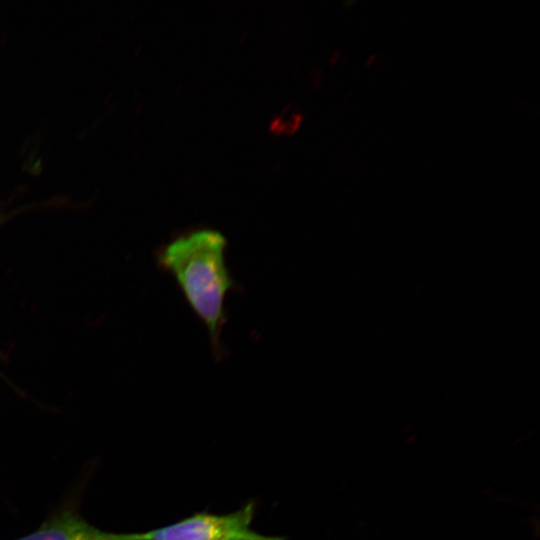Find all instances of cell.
<instances>
[{"label":"cell","instance_id":"cell-2","mask_svg":"<svg viewBox=\"0 0 540 540\" xmlns=\"http://www.w3.org/2000/svg\"><path fill=\"white\" fill-rule=\"evenodd\" d=\"M255 512L256 504L251 500L231 513L200 511L149 531L124 533V540H286L252 529Z\"/></svg>","mask_w":540,"mask_h":540},{"label":"cell","instance_id":"cell-3","mask_svg":"<svg viewBox=\"0 0 540 540\" xmlns=\"http://www.w3.org/2000/svg\"><path fill=\"white\" fill-rule=\"evenodd\" d=\"M123 534L94 526L81 514L78 502L69 499L36 530L14 540H123Z\"/></svg>","mask_w":540,"mask_h":540},{"label":"cell","instance_id":"cell-1","mask_svg":"<svg viewBox=\"0 0 540 540\" xmlns=\"http://www.w3.org/2000/svg\"><path fill=\"white\" fill-rule=\"evenodd\" d=\"M226 253L224 235L209 228L182 233L156 251L158 266L173 277L205 325L216 361L226 354L220 339L227 321L224 305L228 292L236 286Z\"/></svg>","mask_w":540,"mask_h":540}]
</instances>
